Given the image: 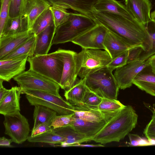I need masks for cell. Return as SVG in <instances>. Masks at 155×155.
<instances>
[{"label":"cell","instance_id":"cell-1","mask_svg":"<svg viewBox=\"0 0 155 155\" xmlns=\"http://www.w3.org/2000/svg\"><path fill=\"white\" fill-rule=\"evenodd\" d=\"M97 24L121 38L131 47L141 46L143 51L151 46L150 36L145 26L136 19H130L110 13L100 12L93 9L90 16Z\"/></svg>","mask_w":155,"mask_h":155},{"label":"cell","instance_id":"cell-2","mask_svg":"<svg viewBox=\"0 0 155 155\" xmlns=\"http://www.w3.org/2000/svg\"><path fill=\"white\" fill-rule=\"evenodd\" d=\"M138 118L132 106H125L108 121L91 141L102 144L119 142L135 127Z\"/></svg>","mask_w":155,"mask_h":155},{"label":"cell","instance_id":"cell-3","mask_svg":"<svg viewBox=\"0 0 155 155\" xmlns=\"http://www.w3.org/2000/svg\"><path fill=\"white\" fill-rule=\"evenodd\" d=\"M73 105L74 113L71 125L76 131L89 138L91 141L120 110L102 111L96 107L83 105Z\"/></svg>","mask_w":155,"mask_h":155},{"label":"cell","instance_id":"cell-4","mask_svg":"<svg viewBox=\"0 0 155 155\" xmlns=\"http://www.w3.org/2000/svg\"><path fill=\"white\" fill-rule=\"evenodd\" d=\"M97 24L91 17L86 15L70 13L68 20L56 28L52 45L71 42Z\"/></svg>","mask_w":155,"mask_h":155},{"label":"cell","instance_id":"cell-5","mask_svg":"<svg viewBox=\"0 0 155 155\" xmlns=\"http://www.w3.org/2000/svg\"><path fill=\"white\" fill-rule=\"evenodd\" d=\"M112 71L106 67L88 75L86 86L101 98L117 100L120 88Z\"/></svg>","mask_w":155,"mask_h":155},{"label":"cell","instance_id":"cell-6","mask_svg":"<svg viewBox=\"0 0 155 155\" xmlns=\"http://www.w3.org/2000/svg\"><path fill=\"white\" fill-rule=\"evenodd\" d=\"M75 58L77 75L81 79L107 67L112 60L106 51L97 49H82Z\"/></svg>","mask_w":155,"mask_h":155},{"label":"cell","instance_id":"cell-7","mask_svg":"<svg viewBox=\"0 0 155 155\" xmlns=\"http://www.w3.org/2000/svg\"><path fill=\"white\" fill-rule=\"evenodd\" d=\"M27 61L30 64L29 69L50 78L59 85L63 63L54 52L29 57Z\"/></svg>","mask_w":155,"mask_h":155},{"label":"cell","instance_id":"cell-8","mask_svg":"<svg viewBox=\"0 0 155 155\" xmlns=\"http://www.w3.org/2000/svg\"><path fill=\"white\" fill-rule=\"evenodd\" d=\"M13 79L23 91H42L61 97L59 93L60 87L58 84L30 69L15 77Z\"/></svg>","mask_w":155,"mask_h":155},{"label":"cell","instance_id":"cell-9","mask_svg":"<svg viewBox=\"0 0 155 155\" xmlns=\"http://www.w3.org/2000/svg\"><path fill=\"white\" fill-rule=\"evenodd\" d=\"M22 94L30 105H41L55 111L58 115L69 114L74 113V106L61 97L45 91L34 90L23 91Z\"/></svg>","mask_w":155,"mask_h":155},{"label":"cell","instance_id":"cell-10","mask_svg":"<svg viewBox=\"0 0 155 155\" xmlns=\"http://www.w3.org/2000/svg\"><path fill=\"white\" fill-rule=\"evenodd\" d=\"M3 124L5 134L9 136L13 142L21 144L29 137V124L28 119L20 111L4 116Z\"/></svg>","mask_w":155,"mask_h":155},{"label":"cell","instance_id":"cell-11","mask_svg":"<svg viewBox=\"0 0 155 155\" xmlns=\"http://www.w3.org/2000/svg\"><path fill=\"white\" fill-rule=\"evenodd\" d=\"M63 61V68L59 86L66 90L75 83L78 76L75 56L76 52L70 50L59 49L54 51Z\"/></svg>","mask_w":155,"mask_h":155},{"label":"cell","instance_id":"cell-12","mask_svg":"<svg viewBox=\"0 0 155 155\" xmlns=\"http://www.w3.org/2000/svg\"><path fill=\"white\" fill-rule=\"evenodd\" d=\"M149 65L148 59L138 60L116 69L114 75L120 89L124 90L131 87L137 75Z\"/></svg>","mask_w":155,"mask_h":155},{"label":"cell","instance_id":"cell-13","mask_svg":"<svg viewBox=\"0 0 155 155\" xmlns=\"http://www.w3.org/2000/svg\"><path fill=\"white\" fill-rule=\"evenodd\" d=\"M107 29L97 24L76 38L71 42L81 46L82 49H103L104 39Z\"/></svg>","mask_w":155,"mask_h":155},{"label":"cell","instance_id":"cell-14","mask_svg":"<svg viewBox=\"0 0 155 155\" xmlns=\"http://www.w3.org/2000/svg\"><path fill=\"white\" fill-rule=\"evenodd\" d=\"M125 4L134 17L145 26L152 20V4L149 0H125Z\"/></svg>","mask_w":155,"mask_h":155},{"label":"cell","instance_id":"cell-15","mask_svg":"<svg viewBox=\"0 0 155 155\" xmlns=\"http://www.w3.org/2000/svg\"><path fill=\"white\" fill-rule=\"evenodd\" d=\"M34 34L31 30L10 35L0 36V59L23 44Z\"/></svg>","mask_w":155,"mask_h":155},{"label":"cell","instance_id":"cell-16","mask_svg":"<svg viewBox=\"0 0 155 155\" xmlns=\"http://www.w3.org/2000/svg\"><path fill=\"white\" fill-rule=\"evenodd\" d=\"M28 57L0 60V79L9 81L24 71Z\"/></svg>","mask_w":155,"mask_h":155},{"label":"cell","instance_id":"cell-17","mask_svg":"<svg viewBox=\"0 0 155 155\" xmlns=\"http://www.w3.org/2000/svg\"><path fill=\"white\" fill-rule=\"evenodd\" d=\"M7 95L0 102V114L4 116L20 111V100L23 90L19 86L12 87Z\"/></svg>","mask_w":155,"mask_h":155},{"label":"cell","instance_id":"cell-18","mask_svg":"<svg viewBox=\"0 0 155 155\" xmlns=\"http://www.w3.org/2000/svg\"><path fill=\"white\" fill-rule=\"evenodd\" d=\"M93 9L98 12L118 15L130 19L135 18L125 5L116 0H97Z\"/></svg>","mask_w":155,"mask_h":155},{"label":"cell","instance_id":"cell-19","mask_svg":"<svg viewBox=\"0 0 155 155\" xmlns=\"http://www.w3.org/2000/svg\"><path fill=\"white\" fill-rule=\"evenodd\" d=\"M51 5L47 0H25L21 15L27 18L29 30L38 17Z\"/></svg>","mask_w":155,"mask_h":155},{"label":"cell","instance_id":"cell-20","mask_svg":"<svg viewBox=\"0 0 155 155\" xmlns=\"http://www.w3.org/2000/svg\"><path fill=\"white\" fill-rule=\"evenodd\" d=\"M104 45L112 59L132 48L121 38L107 29Z\"/></svg>","mask_w":155,"mask_h":155},{"label":"cell","instance_id":"cell-21","mask_svg":"<svg viewBox=\"0 0 155 155\" xmlns=\"http://www.w3.org/2000/svg\"><path fill=\"white\" fill-rule=\"evenodd\" d=\"M51 5L71 9L90 17L97 0H47Z\"/></svg>","mask_w":155,"mask_h":155},{"label":"cell","instance_id":"cell-22","mask_svg":"<svg viewBox=\"0 0 155 155\" xmlns=\"http://www.w3.org/2000/svg\"><path fill=\"white\" fill-rule=\"evenodd\" d=\"M133 84L139 89L155 97V73L149 65L135 77Z\"/></svg>","mask_w":155,"mask_h":155},{"label":"cell","instance_id":"cell-23","mask_svg":"<svg viewBox=\"0 0 155 155\" xmlns=\"http://www.w3.org/2000/svg\"><path fill=\"white\" fill-rule=\"evenodd\" d=\"M56 29L54 24L51 25L35 35L36 43L34 56L48 54L52 45Z\"/></svg>","mask_w":155,"mask_h":155},{"label":"cell","instance_id":"cell-24","mask_svg":"<svg viewBox=\"0 0 155 155\" xmlns=\"http://www.w3.org/2000/svg\"><path fill=\"white\" fill-rule=\"evenodd\" d=\"M56 134L66 139L65 141L60 145L63 147H72L73 145L91 141L86 136L76 131L71 125L53 129Z\"/></svg>","mask_w":155,"mask_h":155},{"label":"cell","instance_id":"cell-25","mask_svg":"<svg viewBox=\"0 0 155 155\" xmlns=\"http://www.w3.org/2000/svg\"><path fill=\"white\" fill-rule=\"evenodd\" d=\"M28 30V20L25 17L21 15L15 18L9 17L0 36L15 35Z\"/></svg>","mask_w":155,"mask_h":155},{"label":"cell","instance_id":"cell-26","mask_svg":"<svg viewBox=\"0 0 155 155\" xmlns=\"http://www.w3.org/2000/svg\"><path fill=\"white\" fill-rule=\"evenodd\" d=\"M87 89L85 83V78H78L74 84L65 90L64 96L67 101L73 105H82V101Z\"/></svg>","mask_w":155,"mask_h":155},{"label":"cell","instance_id":"cell-27","mask_svg":"<svg viewBox=\"0 0 155 155\" xmlns=\"http://www.w3.org/2000/svg\"><path fill=\"white\" fill-rule=\"evenodd\" d=\"M36 43V36L34 34L28 40L0 60H10L26 57L34 56Z\"/></svg>","mask_w":155,"mask_h":155},{"label":"cell","instance_id":"cell-28","mask_svg":"<svg viewBox=\"0 0 155 155\" xmlns=\"http://www.w3.org/2000/svg\"><path fill=\"white\" fill-rule=\"evenodd\" d=\"M34 106V124L32 130L43 123H46L50 126L57 113L53 110L42 105H36Z\"/></svg>","mask_w":155,"mask_h":155},{"label":"cell","instance_id":"cell-29","mask_svg":"<svg viewBox=\"0 0 155 155\" xmlns=\"http://www.w3.org/2000/svg\"><path fill=\"white\" fill-rule=\"evenodd\" d=\"M54 24L53 17L50 7L45 10L36 19L31 30L34 34L36 35L49 25Z\"/></svg>","mask_w":155,"mask_h":155},{"label":"cell","instance_id":"cell-30","mask_svg":"<svg viewBox=\"0 0 155 155\" xmlns=\"http://www.w3.org/2000/svg\"><path fill=\"white\" fill-rule=\"evenodd\" d=\"M28 140L31 142L60 144L61 145L65 141L66 139L55 133L52 130L35 137H31L30 136Z\"/></svg>","mask_w":155,"mask_h":155},{"label":"cell","instance_id":"cell-31","mask_svg":"<svg viewBox=\"0 0 155 155\" xmlns=\"http://www.w3.org/2000/svg\"><path fill=\"white\" fill-rule=\"evenodd\" d=\"M145 27L150 37L151 46L148 51H142L139 58L141 61L146 60L155 54V21L152 20Z\"/></svg>","mask_w":155,"mask_h":155},{"label":"cell","instance_id":"cell-32","mask_svg":"<svg viewBox=\"0 0 155 155\" xmlns=\"http://www.w3.org/2000/svg\"><path fill=\"white\" fill-rule=\"evenodd\" d=\"M50 8L52 12L54 25L56 28L68 20L70 13L68 12L67 9L53 5H51Z\"/></svg>","mask_w":155,"mask_h":155},{"label":"cell","instance_id":"cell-33","mask_svg":"<svg viewBox=\"0 0 155 155\" xmlns=\"http://www.w3.org/2000/svg\"><path fill=\"white\" fill-rule=\"evenodd\" d=\"M117 100L102 98V100L97 108L102 111H112L119 110L125 107Z\"/></svg>","mask_w":155,"mask_h":155},{"label":"cell","instance_id":"cell-34","mask_svg":"<svg viewBox=\"0 0 155 155\" xmlns=\"http://www.w3.org/2000/svg\"><path fill=\"white\" fill-rule=\"evenodd\" d=\"M101 100L102 98L87 88L82 101V105L97 107Z\"/></svg>","mask_w":155,"mask_h":155},{"label":"cell","instance_id":"cell-35","mask_svg":"<svg viewBox=\"0 0 155 155\" xmlns=\"http://www.w3.org/2000/svg\"><path fill=\"white\" fill-rule=\"evenodd\" d=\"M73 113L69 114L58 115L53 119L50 126L55 129L71 125L72 120Z\"/></svg>","mask_w":155,"mask_h":155},{"label":"cell","instance_id":"cell-36","mask_svg":"<svg viewBox=\"0 0 155 155\" xmlns=\"http://www.w3.org/2000/svg\"><path fill=\"white\" fill-rule=\"evenodd\" d=\"M11 0H1V8L0 13V34L9 17Z\"/></svg>","mask_w":155,"mask_h":155},{"label":"cell","instance_id":"cell-37","mask_svg":"<svg viewBox=\"0 0 155 155\" xmlns=\"http://www.w3.org/2000/svg\"><path fill=\"white\" fill-rule=\"evenodd\" d=\"M25 0H11L9 17H16L21 15Z\"/></svg>","mask_w":155,"mask_h":155},{"label":"cell","instance_id":"cell-38","mask_svg":"<svg viewBox=\"0 0 155 155\" xmlns=\"http://www.w3.org/2000/svg\"><path fill=\"white\" fill-rule=\"evenodd\" d=\"M128 50L113 59L107 66L110 70L113 71L117 68L121 67L127 64Z\"/></svg>","mask_w":155,"mask_h":155},{"label":"cell","instance_id":"cell-39","mask_svg":"<svg viewBox=\"0 0 155 155\" xmlns=\"http://www.w3.org/2000/svg\"><path fill=\"white\" fill-rule=\"evenodd\" d=\"M143 50L141 46H137L128 50L127 64L139 60L140 56Z\"/></svg>","mask_w":155,"mask_h":155},{"label":"cell","instance_id":"cell-40","mask_svg":"<svg viewBox=\"0 0 155 155\" xmlns=\"http://www.w3.org/2000/svg\"><path fill=\"white\" fill-rule=\"evenodd\" d=\"M143 134L148 140H155V121L151 120L145 128Z\"/></svg>","mask_w":155,"mask_h":155},{"label":"cell","instance_id":"cell-41","mask_svg":"<svg viewBox=\"0 0 155 155\" xmlns=\"http://www.w3.org/2000/svg\"><path fill=\"white\" fill-rule=\"evenodd\" d=\"M52 130L53 128L50 125L46 123H43L38 125L34 130H32L30 136L31 137H35Z\"/></svg>","mask_w":155,"mask_h":155},{"label":"cell","instance_id":"cell-42","mask_svg":"<svg viewBox=\"0 0 155 155\" xmlns=\"http://www.w3.org/2000/svg\"><path fill=\"white\" fill-rule=\"evenodd\" d=\"M130 140V145L131 146H139L138 141L140 137L139 135L129 133L128 134Z\"/></svg>","mask_w":155,"mask_h":155},{"label":"cell","instance_id":"cell-43","mask_svg":"<svg viewBox=\"0 0 155 155\" xmlns=\"http://www.w3.org/2000/svg\"><path fill=\"white\" fill-rule=\"evenodd\" d=\"M3 80L0 79V102L9 93L10 89H7L3 85Z\"/></svg>","mask_w":155,"mask_h":155},{"label":"cell","instance_id":"cell-44","mask_svg":"<svg viewBox=\"0 0 155 155\" xmlns=\"http://www.w3.org/2000/svg\"><path fill=\"white\" fill-rule=\"evenodd\" d=\"M13 141L11 139H7L4 137L0 138V147H12L11 143Z\"/></svg>","mask_w":155,"mask_h":155},{"label":"cell","instance_id":"cell-45","mask_svg":"<svg viewBox=\"0 0 155 155\" xmlns=\"http://www.w3.org/2000/svg\"><path fill=\"white\" fill-rule=\"evenodd\" d=\"M72 147H104L103 144H82L79 143L74 144Z\"/></svg>","mask_w":155,"mask_h":155},{"label":"cell","instance_id":"cell-46","mask_svg":"<svg viewBox=\"0 0 155 155\" xmlns=\"http://www.w3.org/2000/svg\"><path fill=\"white\" fill-rule=\"evenodd\" d=\"M149 65L153 71L155 73V54L150 57L148 59Z\"/></svg>","mask_w":155,"mask_h":155},{"label":"cell","instance_id":"cell-47","mask_svg":"<svg viewBox=\"0 0 155 155\" xmlns=\"http://www.w3.org/2000/svg\"><path fill=\"white\" fill-rule=\"evenodd\" d=\"M139 146H144L150 145V143L148 140H147L144 138L140 137L138 141Z\"/></svg>","mask_w":155,"mask_h":155},{"label":"cell","instance_id":"cell-48","mask_svg":"<svg viewBox=\"0 0 155 155\" xmlns=\"http://www.w3.org/2000/svg\"><path fill=\"white\" fill-rule=\"evenodd\" d=\"M150 16L152 20L155 21V10L150 13Z\"/></svg>","mask_w":155,"mask_h":155},{"label":"cell","instance_id":"cell-49","mask_svg":"<svg viewBox=\"0 0 155 155\" xmlns=\"http://www.w3.org/2000/svg\"><path fill=\"white\" fill-rule=\"evenodd\" d=\"M153 115L151 120L155 121V110L152 111Z\"/></svg>","mask_w":155,"mask_h":155}]
</instances>
